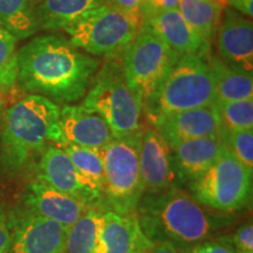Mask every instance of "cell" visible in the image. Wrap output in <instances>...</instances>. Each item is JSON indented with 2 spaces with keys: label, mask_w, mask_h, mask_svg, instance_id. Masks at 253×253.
Here are the masks:
<instances>
[{
  "label": "cell",
  "mask_w": 253,
  "mask_h": 253,
  "mask_svg": "<svg viewBox=\"0 0 253 253\" xmlns=\"http://www.w3.org/2000/svg\"><path fill=\"white\" fill-rule=\"evenodd\" d=\"M17 60V81L24 89L61 103L84 97L100 68V60L55 34L32 39Z\"/></svg>",
  "instance_id": "cell-1"
},
{
  "label": "cell",
  "mask_w": 253,
  "mask_h": 253,
  "mask_svg": "<svg viewBox=\"0 0 253 253\" xmlns=\"http://www.w3.org/2000/svg\"><path fill=\"white\" fill-rule=\"evenodd\" d=\"M136 211L140 214L136 217L141 229L151 242H167L176 249L190 250L230 224V219L209 212L177 186L142 196Z\"/></svg>",
  "instance_id": "cell-2"
},
{
  "label": "cell",
  "mask_w": 253,
  "mask_h": 253,
  "mask_svg": "<svg viewBox=\"0 0 253 253\" xmlns=\"http://www.w3.org/2000/svg\"><path fill=\"white\" fill-rule=\"evenodd\" d=\"M60 107L41 95L32 94L6 110L1 131L0 166L18 173L49 145L60 141Z\"/></svg>",
  "instance_id": "cell-3"
},
{
  "label": "cell",
  "mask_w": 253,
  "mask_h": 253,
  "mask_svg": "<svg viewBox=\"0 0 253 253\" xmlns=\"http://www.w3.org/2000/svg\"><path fill=\"white\" fill-rule=\"evenodd\" d=\"M86 94L82 104L99 114L109 126L114 137L140 130L143 107L140 97L126 84L121 60L108 58L96 72Z\"/></svg>",
  "instance_id": "cell-4"
},
{
  "label": "cell",
  "mask_w": 253,
  "mask_h": 253,
  "mask_svg": "<svg viewBox=\"0 0 253 253\" xmlns=\"http://www.w3.org/2000/svg\"><path fill=\"white\" fill-rule=\"evenodd\" d=\"M141 129L114 137L101 149L104 168L103 204L119 214H135L144 195L140 172Z\"/></svg>",
  "instance_id": "cell-5"
},
{
  "label": "cell",
  "mask_w": 253,
  "mask_h": 253,
  "mask_svg": "<svg viewBox=\"0 0 253 253\" xmlns=\"http://www.w3.org/2000/svg\"><path fill=\"white\" fill-rule=\"evenodd\" d=\"M216 102L214 79L204 58L181 56L162 88L145 109L150 121L158 116L182 110L212 106Z\"/></svg>",
  "instance_id": "cell-6"
},
{
  "label": "cell",
  "mask_w": 253,
  "mask_h": 253,
  "mask_svg": "<svg viewBox=\"0 0 253 253\" xmlns=\"http://www.w3.org/2000/svg\"><path fill=\"white\" fill-rule=\"evenodd\" d=\"M141 30V19L103 2L65 28L69 41L87 54L118 58Z\"/></svg>",
  "instance_id": "cell-7"
},
{
  "label": "cell",
  "mask_w": 253,
  "mask_h": 253,
  "mask_svg": "<svg viewBox=\"0 0 253 253\" xmlns=\"http://www.w3.org/2000/svg\"><path fill=\"white\" fill-rule=\"evenodd\" d=\"M179 55L156 34L141 28L121 59L122 71L129 88L147 106L162 88Z\"/></svg>",
  "instance_id": "cell-8"
},
{
  "label": "cell",
  "mask_w": 253,
  "mask_h": 253,
  "mask_svg": "<svg viewBox=\"0 0 253 253\" xmlns=\"http://www.w3.org/2000/svg\"><path fill=\"white\" fill-rule=\"evenodd\" d=\"M189 185L198 203L212 210L235 212L251 201L252 172L224 147L216 162Z\"/></svg>",
  "instance_id": "cell-9"
},
{
  "label": "cell",
  "mask_w": 253,
  "mask_h": 253,
  "mask_svg": "<svg viewBox=\"0 0 253 253\" xmlns=\"http://www.w3.org/2000/svg\"><path fill=\"white\" fill-rule=\"evenodd\" d=\"M9 253H66L67 227L40 217L21 207L8 214Z\"/></svg>",
  "instance_id": "cell-10"
},
{
  "label": "cell",
  "mask_w": 253,
  "mask_h": 253,
  "mask_svg": "<svg viewBox=\"0 0 253 253\" xmlns=\"http://www.w3.org/2000/svg\"><path fill=\"white\" fill-rule=\"evenodd\" d=\"M37 179L50 188L84 202L89 208H104L103 197L97 192L69 160L67 154L58 145H49L41 154L38 163Z\"/></svg>",
  "instance_id": "cell-11"
},
{
  "label": "cell",
  "mask_w": 253,
  "mask_h": 253,
  "mask_svg": "<svg viewBox=\"0 0 253 253\" xmlns=\"http://www.w3.org/2000/svg\"><path fill=\"white\" fill-rule=\"evenodd\" d=\"M218 31L217 47L219 59L230 68L252 74L253 26L251 19L227 7Z\"/></svg>",
  "instance_id": "cell-12"
},
{
  "label": "cell",
  "mask_w": 253,
  "mask_h": 253,
  "mask_svg": "<svg viewBox=\"0 0 253 253\" xmlns=\"http://www.w3.org/2000/svg\"><path fill=\"white\" fill-rule=\"evenodd\" d=\"M140 172L143 190L147 194H158L175 186L171 149L155 128L142 132L140 145Z\"/></svg>",
  "instance_id": "cell-13"
},
{
  "label": "cell",
  "mask_w": 253,
  "mask_h": 253,
  "mask_svg": "<svg viewBox=\"0 0 253 253\" xmlns=\"http://www.w3.org/2000/svg\"><path fill=\"white\" fill-rule=\"evenodd\" d=\"M23 208L38 216L54 220L69 229L84 212L87 204L36 179L24 190Z\"/></svg>",
  "instance_id": "cell-14"
},
{
  "label": "cell",
  "mask_w": 253,
  "mask_h": 253,
  "mask_svg": "<svg viewBox=\"0 0 253 253\" xmlns=\"http://www.w3.org/2000/svg\"><path fill=\"white\" fill-rule=\"evenodd\" d=\"M151 122L169 147L183 141L219 134V120L214 104L167 114Z\"/></svg>",
  "instance_id": "cell-15"
},
{
  "label": "cell",
  "mask_w": 253,
  "mask_h": 253,
  "mask_svg": "<svg viewBox=\"0 0 253 253\" xmlns=\"http://www.w3.org/2000/svg\"><path fill=\"white\" fill-rule=\"evenodd\" d=\"M59 129V142H68L90 149H102L114 138L106 121L84 104L62 107L60 109Z\"/></svg>",
  "instance_id": "cell-16"
},
{
  "label": "cell",
  "mask_w": 253,
  "mask_h": 253,
  "mask_svg": "<svg viewBox=\"0 0 253 253\" xmlns=\"http://www.w3.org/2000/svg\"><path fill=\"white\" fill-rule=\"evenodd\" d=\"M154 243L144 235L135 214L103 211L95 253H149Z\"/></svg>",
  "instance_id": "cell-17"
},
{
  "label": "cell",
  "mask_w": 253,
  "mask_h": 253,
  "mask_svg": "<svg viewBox=\"0 0 253 253\" xmlns=\"http://www.w3.org/2000/svg\"><path fill=\"white\" fill-rule=\"evenodd\" d=\"M141 28H147L163 40L176 54L205 58L211 43L199 37L186 24L178 9H169L151 15L142 21Z\"/></svg>",
  "instance_id": "cell-18"
},
{
  "label": "cell",
  "mask_w": 253,
  "mask_h": 253,
  "mask_svg": "<svg viewBox=\"0 0 253 253\" xmlns=\"http://www.w3.org/2000/svg\"><path fill=\"white\" fill-rule=\"evenodd\" d=\"M224 147L219 134L183 141L170 147L177 179L188 184L195 182L216 162Z\"/></svg>",
  "instance_id": "cell-19"
},
{
  "label": "cell",
  "mask_w": 253,
  "mask_h": 253,
  "mask_svg": "<svg viewBox=\"0 0 253 253\" xmlns=\"http://www.w3.org/2000/svg\"><path fill=\"white\" fill-rule=\"evenodd\" d=\"M103 2V0H39L38 26L42 31L65 30L81 15Z\"/></svg>",
  "instance_id": "cell-20"
},
{
  "label": "cell",
  "mask_w": 253,
  "mask_h": 253,
  "mask_svg": "<svg viewBox=\"0 0 253 253\" xmlns=\"http://www.w3.org/2000/svg\"><path fill=\"white\" fill-rule=\"evenodd\" d=\"M216 88V101H240L253 97L252 74L230 68L219 58L212 56L210 60Z\"/></svg>",
  "instance_id": "cell-21"
},
{
  "label": "cell",
  "mask_w": 253,
  "mask_h": 253,
  "mask_svg": "<svg viewBox=\"0 0 253 253\" xmlns=\"http://www.w3.org/2000/svg\"><path fill=\"white\" fill-rule=\"evenodd\" d=\"M226 6L213 0H178V11L199 37L211 43Z\"/></svg>",
  "instance_id": "cell-22"
},
{
  "label": "cell",
  "mask_w": 253,
  "mask_h": 253,
  "mask_svg": "<svg viewBox=\"0 0 253 253\" xmlns=\"http://www.w3.org/2000/svg\"><path fill=\"white\" fill-rule=\"evenodd\" d=\"M39 0H0V25L15 39H26L39 31L37 6Z\"/></svg>",
  "instance_id": "cell-23"
},
{
  "label": "cell",
  "mask_w": 253,
  "mask_h": 253,
  "mask_svg": "<svg viewBox=\"0 0 253 253\" xmlns=\"http://www.w3.org/2000/svg\"><path fill=\"white\" fill-rule=\"evenodd\" d=\"M103 211L91 208L69 227L66 253H95L102 227Z\"/></svg>",
  "instance_id": "cell-24"
},
{
  "label": "cell",
  "mask_w": 253,
  "mask_h": 253,
  "mask_svg": "<svg viewBox=\"0 0 253 253\" xmlns=\"http://www.w3.org/2000/svg\"><path fill=\"white\" fill-rule=\"evenodd\" d=\"M56 145L67 154L78 171L103 197L104 168L101 149H90L63 141L59 142Z\"/></svg>",
  "instance_id": "cell-25"
},
{
  "label": "cell",
  "mask_w": 253,
  "mask_h": 253,
  "mask_svg": "<svg viewBox=\"0 0 253 253\" xmlns=\"http://www.w3.org/2000/svg\"><path fill=\"white\" fill-rule=\"evenodd\" d=\"M219 131L253 129V99L240 101H216Z\"/></svg>",
  "instance_id": "cell-26"
},
{
  "label": "cell",
  "mask_w": 253,
  "mask_h": 253,
  "mask_svg": "<svg viewBox=\"0 0 253 253\" xmlns=\"http://www.w3.org/2000/svg\"><path fill=\"white\" fill-rule=\"evenodd\" d=\"M17 39L0 25V90H8L18 80Z\"/></svg>",
  "instance_id": "cell-27"
},
{
  "label": "cell",
  "mask_w": 253,
  "mask_h": 253,
  "mask_svg": "<svg viewBox=\"0 0 253 253\" xmlns=\"http://www.w3.org/2000/svg\"><path fill=\"white\" fill-rule=\"evenodd\" d=\"M219 137L225 147L250 171H253V129L235 131H219Z\"/></svg>",
  "instance_id": "cell-28"
},
{
  "label": "cell",
  "mask_w": 253,
  "mask_h": 253,
  "mask_svg": "<svg viewBox=\"0 0 253 253\" xmlns=\"http://www.w3.org/2000/svg\"><path fill=\"white\" fill-rule=\"evenodd\" d=\"M230 240L237 253H253V226L251 221L238 227Z\"/></svg>",
  "instance_id": "cell-29"
},
{
  "label": "cell",
  "mask_w": 253,
  "mask_h": 253,
  "mask_svg": "<svg viewBox=\"0 0 253 253\" xmlns=\"http://www.w3.org/2000/svg\"><path fill=\"white\" fill-rule=\"evenodd\" d=\"M177 8H178V0H142L140 5L141 21H144L145 19L160 12Z\"/></svg>",
  "instance_id": "cell-30"
},
{
  "label": "cell",
  "mask_w": 253,
  "mask_h": 253,
  "mask_svg": "<svg viewBox=\"0 0 253 253\" xmlns=\"http://www.w3.org/2000/svg\"><path fill=\"white\" fill-rule=\"evenodd\" d=\"M188 253H237V251L229 238H219L205 240L190 249Z\"/></svg>",
  "instance_id": "cell-31"
},
{
  "label": "cell",
  "mask_w": 253,
  "mask_h": 253,
  "mask_svg": "<svg viewBox=\"0 0 253 253\" xmlns=\"http://www.w3.org/2000/svg\"><path fill=\"white\" fill-rule=\"evenodd\" d=\"M11 229H9L8 214L4 204L0 201V253L11 252Z\"/></svg>",
  "instance_id": "cell-32"
},
{
  "label": "cell",
  "mask_w": 253,
  "mask_h": 253,
  "mask_svg": "<svg viewBox=\"0 0 253 253\" xmlns=\"http://www.w3.org/2000/svg\"><path fill=\"white\" fill-rule=\"evenodd\" d=\"M107 4L114 6L120 11L131 15V17L141 19L140 15V5L142 0H103ZM142 24V21H141Z\"/></svg>",
  "instance_id": "cell-33"
},
{
  "label": "cell",
  "mask_w": 253,
  "mask_h": 253,
  "mask_svg": "<svg viewBox=\"0 0 253 253\" xmlns=\"http://www.w3.org/2000/svg\"><path fill=\"white\" fill-rule=\"evenodd\" d=\"M229 5L248 18L253 15V0H229Z\"/></svg>",
  "instance_id": "cell-34"
},
{
  "label": "cell",
  "mask_w": 253,
  "mask_h": 253,
  "mask_svg": "<svg viewBox=\"0 0 253 253\" xmlns=\"http://www.w3.org/2000/svg\"><path fill=\"white\" fill-rule=\"evenodd\" d=\"M149 253H179L178 249L170 243L161 242V243H154L153 248H151Z\"/></svg>",
  "instance_id": "cell-35"
},
{
  "label": "cell",
  "mask_w": 253,
  "mask_h": 253,
  "mask_svg": "<svg viewBox=\"0 0 253 253\" xmlns=\"http://www.w3.org/2000/svg\"><path fill=\"white\" fill-rule=\"evenodd\" d=\"M213 1H218V2H220V4H223L224 6H227V5H229V0H213Z\"/></svg>",
  "instance_id": "cell-36"
}]
</instances>
